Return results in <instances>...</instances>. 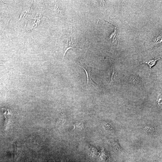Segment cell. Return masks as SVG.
Returning <instances> with one entry per match:
<instances>
[{"instance_id":"obj_12","label":"cell","mask_w":162,"mask_h":162,"mask_svg":"<svg viewBox=\"0 0 162 162\" xmlns=\"http://www.w3.org/2000/svg\"><path fill=\"white\" fill-rule=\"evenodd\" d=\"M105 127L106 129H108V130H110V129H111L112 127L110 124H109L108 123L106 124L105 125Z\"/></svg>"},{"instance_id":"obj_2","label":"cell","mask_w":162,"mask_h":162,"mask_svg":"<svg viewBox=\"0 0 162 162\" xmlns=\"http://www.w3.org/2000/svg\"><path fill=\"white\" fill-rule=\"evenodd\" d=\"M0 108L5 118L4 129L6 131L9 128L11 124L13 118V115L11 111L9 109L2 107H0Z\"/></svg>"},{"instance_id":"obj_6","label":"cell","mask_w":162,"mask_h":162,"mask_svg":"<svg viewBox=\"0 0 162 162\" xmlns=\"http://www.w3.org/2000/svg\"><path fill=\"white\" fill-rule=\"evenodd\" d=\"M67 116L65 114H62L58 120L57 124V126L60 127L62 126L66 120Z\"/></svg>"},{"instance_id":"obj_9","label":"cell","mask_w":162,"mask_h":162,"mask_svg":"<svg viewBox=\"0 0 162 162\" xmlns=\"http://www.w3.org/2000/svg\"><path fill=\"white\" fill-rule=\"evenodd\" d=\"M117 76V73H116V71L114 69V68L112 75L111 76V81H110L109 85H111V84H112L115 81V80Z\"/></svg>"},{"instance_id":"obj_11","label":"cell","mask_w":162,"mask_h":162,"mask_svg":"<svg viewBox=\"0 0 162 162\" xmlns=\"http://www.w3.org/2000/svg\"><path fill=\"white\" fill-rule=\"evenodd\" d=\"M162 97L161 95L160 94L158 96V97L157 99V103L159 104H161V103L162 101Z\"/></svg>"},{"instance_id":"obj_3","label":"cell","mask_w":162,"mask_h":162,"mask_svg":"<svg viewBox=\"0 0 162 162\" xmlns=\"http://www.w3.org/2000/svg\"><path fill=\"white\" fill-rule=\"evenodd\" d=\"M80 66L84 70H85L86 73L87 77V85L89 84L90 85H92L95 86L98 85L97 84L94 82L91 77V69L89 67L88 65L86 63H82L81 64Z\"/></svg>"},{"instance_id":"obj_4","label":"cell","mask_w":162,"mask_h":162,"mask_svg":"<svg viewBox=\"0 0 162 162\" xmlns=\"http://www.w3.org/2000/svg\"><path fill=\"white\" fill-rule=\"evenodd\" d=\"M161 59V58H154V59L152 60L149 61H146L145 62H143L141 63L140 64H146L150 68V75L151 74V68L154 67L155 64H156L158 60Z\"/></svg>"},{"instance_id":"obj_5","label":"cell","mask_w":162,"mask_h":162,"mask_svg":"<svg viewBox=\"0 0 162 162\" xmlns=\"http://www.w3.org/2000/svg\"><path fill=\"white\" fill-rule=\"evenodd\" d=\"M129 82L132 83L134 85H136L139 83L141 82L142 80L141 78L138 75H131L129 77L128 79Z\"/></svg>"},{"instance_id":"obj_7","label":"cell","mask_w":162,"mask_h":162,"mask_svg":"<svg viewBox=\"0 0 162 162\" xmlns=\"http://www.w3.org/2000/svg\"><path fill=\"white\" fill-rule=\"evenodd\" d=\"M114 32L110 36V37L109 39L111 40L113 39L112 42H114L115 44H116L117 43V40H116V37H117L118 35L117 30L116 27H114Z\"/></svg>"},{"instance_id":"obj_1","label":"cell","mask_w":162,"mask_h":162,"mask_svg":"<svg viewBox=\"0 0 162 162\" xmlns=\"http://www.w3.org/2000/svg\"><path fill=\"white\" fill-rule=\"evenodd\" d=\"M72 30L70 28L68 34L65 40V47L64 51L63 60L67 51L70 49L75 48L74 45L73 37Z\"/></svg>"},{"instance_id":"obj_8","label":"cell","mask_w":162,"mask_h":162,"mask_svg":"<svg viewBox=\"0 0 162 162\" xmlns=\"http://www.w3.org/2000/svg\"><path fill=\"white\" fill-rule=\"evenodd\" d=\"M162 41L161 34L158 35L155 37L153 45L156 46L161 43Z\"/></svg>"},{"instance_id":"obj_10","label":"cell","mask_w":162,"mask_h":162,"mask_svg":"<svg viewBox=\"0 0 162 162\" xmlns=\"http://www.w3.org/2000/svg\"><path fill=\"white\" fill-rule=\"evenodd\" d=\"M144 129L147 132H153L155 131L154 128L151 127L146 126L144 127Z\"/></svg>"}]
</instances>
